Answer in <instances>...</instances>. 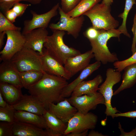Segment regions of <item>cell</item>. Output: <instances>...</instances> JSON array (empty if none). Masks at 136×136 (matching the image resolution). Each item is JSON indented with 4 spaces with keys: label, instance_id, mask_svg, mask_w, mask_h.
<instances>
[{
    "label": "cell",
    "instance_id": "1",
    "mask_svg": "<svg viewBox=\"0 0 136 136\" xmlns=\"http://www.w3.org/2000/svg\"><path fill=\"white\" fill-rule=\"evenodd\" d=\"M66 80L61 77L44 72L41 79L27 90L30 94L37 98L46 109H48L50 103L56 104L64 99L61 94L68 84Z\"/></svg>",
    "mask_w": 136,
    "mask_h": 136
},
{
    "label": "cell",
    "instance_id": "2",
    "mask_svg": "<svg viewBox=\"0 0 136 136\" xmlns=\"http://www.w3.org/2000/svg\"><path fill=\"white\" fill-rule=\"evenodd\" d=\"M53 31L52 34L48 36L44 44L45 51L51 56L64 65L68 58L81 53L79 50L69 47L64 43L63 37L65 31Z\"/></svg>",
    "mask_w": 136,
    "mask_h": 136
},
{
    "label": "cell",
    "instance_id": "3",
    "mask_svg": "<svg viewBox=\"0 0 136 136\" xmlns=\"http://www.w3.org/2000/svg\"><path fill=\"white\" fill-rule=\"evenodd\" d=\"M121 32L118 29L108 30H99V34L95 39L89 41L92 47L91 50L96 61L104 64L114 62L119 60L116 54L111 53L107 46L108 41L112 37L120 40Z\"/></svg>",
    "mask_w": 136,
    "mask_h": 136
},
{
    "label": "cell",
    "instance_id": "4",
    "mask_svg": "<svg viewBox=\"0 0 136 136\" xmlns=\"http://www.w3.org/2000/svg\"><path fill=\"white\" fill-rule=\"evenodd\" d=\"M111 6L98 3L83 15L90 20L92 26L98 30H108L116 29L118 21L111 15Z\"/></svg>",
    "mask_w": 136,
    "mask_h": 136
},
{
    "label": "cell",
    "instance_id": "5",
    "mask_svg": "<svg viewBox=\"0 0 136 136\" xmlns=\"http://www.w3.org/2000/svg\"><path fill=\"white\" fill-rule=\"evenodd\" d=\"M10 60L19 72L29 71L44 72L41 55L38 52L25 47L16 53Z\"/></svg>",
    "mask_w": 136,
    "mask_h": 136
},
{
    "label": "cell",
    "instance_id": "6",
    "mask_svg": "<svg viewBox=\"0 0 136 136\" xmlns=\"http://www.w3.org/2000/svg\"><path fill=\"white\" fill-rule=\"evenodd\" d=\"M105 81L99 87L98 90L103 96L106 106L105 113L107 116H111L114 119V115L119 112L116 108L112 106L111 101L113 95V87L119 83L121 78V72L112 68L107 69Z\"/></svg>",
    "mask_w": 136,
    "mask_h": 136
},
{
    "label": "cell",
    "instance_id": "7",
    "mask_svg": "<svg viewBox=\"0 0 136 136\" xmlns=\"http://www.w3.org/2000/svg\"><path fill=\"white\" fill-rule=\"evenodd\" d=\"M60 16L59 21L56 23H52L49 27L52 31L60 30L66 31L67 34L75 39L78 37L85 20L83 15L73 18L69 16L59 6L58 9Z\"/></svg>",
    "mask_w": 136,
    "mask_h": 136
},
{
    "label": "cell",
    "instance_id": "8",
    "mask_svg": "<svg viewBox=\"0 0 136 136\" xmlns=\"http://www.w3.org/2000/svg\"><path fill=\"white\" fill-rule=\"evenodd\" d=\"M7 36L6 44L0 52V61L10 60L13 56L24 46L25 38L20 30L5 31Z\"/></svg>",
    "mask_w": 136,
    "mask_h": 136
},
{
    "label": "cell",
    "instance_id": "9",
    "mask_svg": "<svg viewBox=\"0 0 136 136\" xmlns=\"http://www.w3.org/2000/svg\"><path fill=\"white\" fill-rule=\"evenodd\" d=\"M97 121V115L92 113L84 114L78 111L67 122V127L63 136L73 132L93 129Z\"/></svg>",
    "mask_w": 136,
    "mask_h": 136
},
{
    "label": "cell",
    "instance_id": "10",
    "mask_svg": "<svg viewBox=\"0 0 136 136\" xmlns=\"http://www.w3.org/2000/svg\"><path fill=\"white\" fill-rule=\"evenodd\" d=\"M67 99L78 112L84 114H86L90 110L95 109L98 104L105 105V104L103 95L97 92L91 95L84 94L78 96H71Z\"/></svg>",
    "mask_w": 136,
    "mask_h": 136
},
{
    "label": "cell",
    "instance_id": "11",
    "mask_svg": "<svg viewBox=\"0 0 136 136\" xmlns=\"http://www.w3.org/2000/svg\"><path fill=\"white\" fill-rule=\"evenodd\" d=\"M59 7V4L57 3L48 12L40 14L33 11L31 10L32 18L31 20L24 21L22 34L24 35L37 28H46L51 19L57 15Z\"/></svg>",
    "mask_w": 136,
    "mask_h": 136
},
{
    "label": "cell",
    "instance_id": "12",
    "mask_svg": "<svg viewBox=\"0 0 136 136\" xmlns=\"http://www.w3.org/2000/svg\"><path fill=\"white\" fill-rule=\"evenodd\" d=\"M48 32L46 28H39L24 35L25 40L24 47L38 52L41 55L44 54L43 47Z\"/></svg>",
    "mask_w": 136,
    "mask_h": 136
},
{
    "label": "cell",
    "instance_id": "13",
    "mask_svg": "<svg viewBox=\"0 0 136 136\" xmlns=\"http://www.w3.org/2000/svg\"><path fill=\"white\" fill-rule=\"evenodd\" d=\"M42 67L43 71L49 74L63 77L66 80L72 77L71 73L63 65L53 58L45 51L41 55Z\"/></svg>",
    "mask_w": 136,
    "mask_h": 136
},
{
    "label": "cell",
    "instance_id": "14",
    "mask_svg": "<svg viewBox=\"0 0 136 136\" xmlns=\"http://www.w3.org/2000/svg\"><path fill=\"white\" fill-rule=\"evenodd\" d=\"M16 110H20L43 115L46 109L37 98L30 94L23 95L20 100L12 105Z\"/></svg>",
    "mask_w": 136,
    "mask_h": 136
},
{
    "label": "cell",
    "instance_id": "15",
    "mask_svg": "<svg viewBox=\"0 0 136 136\" xmlns=\"http://www.w3.org/2000/svg\"><path fill=\"white\" fill-rule=\"evenodd\" d=\"M94 57L91 50L68 58L64 66L71 73L73 77L87 66L89 64L91 59Z\"/></svg>",
    "mask_w": 136,
    "mask_h": 136
},
{
    "label": "cell",
    "instance_id": "16",
    "mask_svg": "<svg viewBox=\"0 0 136 136\" xmlns=\"http://www.w3.org/2000/svg\"><path fill=\"white\" fill-rule=\"evenodd\" d=\"M48 109L57 117L65 123L68 121L78 112L67 98L56 103H50Z\"/></svg>",
    "mask_w": 136,
    "mask_h": 136
},
{
    "label": "cell",
    "instance_id": "17",
    "mask_svg": "<svg viewBox=\"0 0 136 136\" xmlns=\"http://www.w3.org/2000/svg\"><path fill=\"white\" fill-rule=\"evenodd\" d=\"M0 82L7 83L22 88L19 71L10 60L2 61L0 64Z\"/></svg>",
    "mask_w": 136,
    "mask_h": 136
},
{
    "label": "cell",
    "instance_id": "18",
    "mask_svg": "<svg viewBox=\"0 0 136 136\" xmlns=\"http://www.w3.org/2000/svg\"><path fill=\"white\" fill-rule=\"evenodd\" d=\"M48 128L45 129L47 136H61L66 129L67 125L48 109H46L43 115Z\"/></svg>",
    "mask_w": 136,
    "mask_h": 136
},
{
    "label": "cell",
    "instance_id": "19",
    "mask_svg": "<svg viewBox=\"0 0 136 136\" xmlns=\"http://www.w3.org/2000/svg\"><path fill=\"white\" fill-rule=\"evenodd\" d=\"M101 62L96 61L95 62L89 64L82 70L79 75L74 80L68 84L63 89L62 93V97L64 98L69 97L76 87L81 82L90 76L93 72L100 66Z\"/></svg>",
    "mask_w": 136,
    "mask_h": 136
},
{
    "label": "cell",
    "instance_id": "20",
    "mask_svg": "<svg viewBox=\"0 0 136 136\" xmlns=\"http://www.w3.org/2000/svg\"><path fill=\"white\" fill-rule=\"evenodd\" d=\"M13 131L14 136H47L45 129L16 121L13 123Z\"/></svg>",
    "mask_w": 136,
    "mask_h": 136
},
{
    "label": "cell",
    "instance_id": "21",
    "mask_svg": "<svg viewBox=\"0 0 136 136\" xmlns=\"http://www.w3.org/2000/svg\"><path fill=\"white\" fill-rule=\"evenodd\" d=\"M103 80L101 75H98L92 80L86 81H83L75 88L71 96L75 97L84 94H93L97 92L98 86Z\"/></svg>",
    "mask_w": 136,
    "mask_h": 136
},
{
    "label": "cell",
    "instance_id": "22",
    "mask_svg": "<svg viewBox=\"0 0 136 136\" xmlns=\"http://www.w3.org/2000/svg\"><path fill=\"white\" fill-rule=\"evenodd\" d=\"M14 118L15 121L30 124L44 129L48 128L43 115L24 111L16 110L15 113Z\"/></svg>",
    "mask_w": 136,
    "mask_h": 136
},
{
    "label": "cell",
    "instance_id": "23",
    "mask_svg": "<svg viewBox=\"0 0 136 136\" xmlns=\"http://www.w3.org/2000/svg\"><path fill=\"white\" fill-rule=\"evenodd\" d=\"M21 89L11 84L0 82V92L4 99L10 105H14L20 99L23 95Z\"/></svg>",
    "mask_w": 136,
    "mask_h": 136
},
{
    "label": "cell",
    "instance_id": "24",
    "mask_svg": "<svg viewBox=\"0 0 136 136\" xmlns=\"http://www.w3.org/2000/svg\"><path fill=\"white\" fill-rule=\"evenodd\" d=\"M123 70L122 83L113 92V95H116L124 90L132 87L136 83V63L127 66Z\"/></svg>",
    "mask_w": 136,
    "mask_h": 136
},
{
    "label": "cell",
    "instance_id": "25",
    "mask_svg": "<svg viewBox=\"0 0 136 136\" xmlns=\"http://www.w3.org/2000/svg\"><path fill=\"white\" fill-rule=\"evenodd\" d=\"M44 72L38 71L19 72V78L23 87L27 89L41 79Z\"/></svg>",
    "mask_w": 136,
    "mask_h": 136
},
{
    "label": "cell",
    "instance_id": "26",
    "mask_svg": "<svg viewBox=\"0 0 136 136\" xmlns=\"http://www.w3.org/2000/svg\"><path fill=\"white\" fill-rule=\"evenodd\" d=\"M102 0H81L77 6L72 10L66 13L74 18L82 15Z\"/></svg>",
    "mask_w": 136,
    "mask_h": 136
},
{
    "label": "cell",
    "instance_id": "27",
    "mask_svg": "<svg viewBox=\"0 0 136 136\" xmlns=\"http://www.w3.org/2000/svg\"><path fill=\"white\" fill-rule=\"evenodd\" d=\"M134 4L136 5V0H126L123 12L118 16L119 17L122 19V21L121 25L118 29L122 33L129 38H130L131 36L127 31L126 22L129 13Z\"/></svg>",
    "mask_w": 136,
    "mask_h": 136
},
{
    "label": "cell",
    "instance_id": "28",
    "mask_svg": "<svg viewBox=\"0 0 136 136\" xmlns=\"http://www.w3.org/2000/svg\"><path fill=\"white\" fill-rule=\"evenodd\" d=\"M16 111L12 105L8 104L5 107H0V121L13 123L15 121L14 114Z\"/></svg>",
    "mask_w": 136,
    "mask_h": 136
},
{
    "label": "cell",
    "instance_id": "29",
    "mask_svg": "<svg viewBox=\"0 0 136 136\" xmlns=\"http://www.w3.org/2000/svg\"><path fill=\"white\" fill-rule=\"evenodd\" d=\"M21 28L16 26L0 12V32L10 30H21Z\"/></svg>",
    "mask_w": 136,
    "mask_h": 136
},
{
    "label": "cell",
    "instance_id": "30",
    "mask_svg": "<svg viewBox=\"0 0 136 136\" xmlns=\"http://www.w3.org/2000/svg\"><path fill=\"white\" fill-rule=\"evenodd\" d=\"M136 63V51L127 59L122 61H117L113 63L116 70L121 72L128 65Z\"/></svg>",
    "mask_w": 136,
    "mask_h": 136
},
{
    "label": "cell",
    "instance_id": "31",
    "mask_svg": "<svg viewBox=\"0 0 136 136\" xmlns=\"http://www.w3.org/2000/svg\"><path fill=\"white\" fill-rule=\"evenodd\" d=\"M81 0H60L62 10L67 13L73 10Z\"/></svg>",
    "mask_w": 136,
    "mask_h": 136
},
{
    "label": "cell",
    "instance_id": "32",
    "mask_svg": "<svg viewBox=\"0 0 136 136\" xmlns=\"http://www.w3.org/2000/svg\"><path fill=\"white\" fill-rule=\"evenodd\" d=\"M13 123L1 121L0 122V136H14Z\"/></svg>",
    "mask_w": 136,
    "mask_h": 136
},
{
    "label": "cell",
    "instance_id": "33",
    "mask_svg": "<svg viewBox=\"0 0 136 136\" xmlns=\"http://www.w3.org/2000/svg\"><path fill=\"white\" fill-rule=\"evenodd\" d=\"M25 0H0V10L5 14L16 3Z\"/></svg>",
    "mask_w": 136,
    "mask_h": 136
},
{
    "label": "cell",
    "instance_id": "34",
    "mask_svg": "<svg viewBox=\"0 0 136 136\" xmlns=\"http://www.w3.org/2000/svg\"><path fill=\"white\" fill-rule=\"evenodd\" d=\"M30 4H24L18 2L15 3L12 8L16 13L18 17H21L25 12Z\"/></svg>",
    "mask_w": 136,
    "mask_h": 136
},
{
    "label": "cell",
    "instance_id": "35",
    "mask_svg": "<svg viewBox=\"0 0 136 136\" xmlns=\"http://www.w3.org/2000/svg\"><path fill=\"white\" fill-rule=\"evenodd\" d=\"M99 34V30H98L93 26L88 28L84 33V36L89 41L96 39Z\"/></svg>",
    "mask_w": 136,
    "mask_h": 136
},
{
    "label": "cell",
    "instance_id": "36",
    "mask_svg": "<svg viewBox=\"0 0 136 136\" xmlns=\"http://www.w3.org/2000/svg\"><path fill=\"white\" fill-rule=\"evenodd\" d=\"M131 30L133 36L131 47V51L132 54H133L136 51V11L133 18Z\"/></svg>",
    "mask_w": 136,
    "mask_h": 136
},
{
    "label": "cell",
    "instance_id": "37",
    "mask_svg": "<svg viewBox=\"0 0 136 136\" xmlns=\"http://www.w3.org/2000/svg\"><path fill=\"white\" fill-rule=\"evenodd\" d=\"M6 18L10 22L13 23L15 21L16 18L18 17L16 13L11 9L4 14Z\"/></svg>",
    "mask_w": 136,
    "mask_h": 136
},
{
    "label": "cell",
    "instance_id": "38",
    "mask_svg": "<svg viewBox=\"0 0 136 136\" xmlns=\"http://www.w3.org/2000/svg\"><path fill=\"white\" fill-rule=\"evenodd\" d=\"M119 117L135 118H136V111H131L123 113H117L114 115V118Z\"/></svg>",
    "mask_w": 136,
    "mask_h": 136
},
{
    "label": "cell",
    "instance_id": "39",
    "mask_svg": "<svg viewBox=\"0 0 136 136\" xmlns=\"http://www.w3.org/2000/svg\"><path fill=\"white\" fill-rule=\"evenodd\" d=\"M118 128L121 132L120 136H135L136 135V126L135 128L131 131L126 132L122 128L121 124L120 122L118 123Z\"/></svg>",
    "mask_w": 136,
    "mask_h": 136
},
{
    "label": "cell",
    "instance_id": "40",
    "mask_svg": "<svg viewBox=\"0 0 136 136\" xmlns=\"http://www.w3.org/2000/svg\"><path fill=\"white\" fill-rule=\"evenodd\" d=\"M88 130L84 131H76L66 134V136H86L88 135Z\"/></svg>",
    "mask_w": 136,
    "mask_h": 136
},
{
    "label": "cell",
    "instance_id": "41",
    "mask_svg": "<svg viewBox=\"0 0 136 136\" xmlns=\"http://www.w3.org/2000/svg\"><path fill=\"white\" fill-rule=\"evenodd\" d=\"M87 136H105L107 135H105L103 134L102 133L99 132L97 131H95L92 130L88 133Z\"/></svg>",
    "mask_w": 136,
    "mask_h": 136
},
{
    "label": "cell",
    "instance_id": "42",
    "mask_svg": "<svg viewBox=\"0 0 136 136\" xmlns=\"http://www.w3.org/2000/svg\"><path fill=\"white\" fill-rule=\"evenodd\" d=\"M6 35V31H4L0 32V49H1L4 44V40L5 35Z\"/></svg>",
    "mask_w": 136,
    "mask_h": 136
},
{
    "label": "cell",
    "instance_id": "43",
    "mask_svg": "<svg viewBox=\"0 0 136 136\" xmlns=\"http://www.w3.org/2000/svg\"><path fill=\"white\" fill-rule=\"evenodd\" d=\"M8 103L4 99L2 95L0 92V107H5L7 105Z\"/></svg>",
    "mask_w": 136,
    "mask_h": 136
},
{
    "label": "cell",
    "instance_id": "44",
    "mask_svg": "<svg viewBox=\"0 0 136 136\" xmlns=\"http://www.w3.org/2000/svg\"><path fill=\"white\" fill-rule=\"evenodd\" d=\"M113 1V0H103L101 3L107 6H111Z\"/></svg>",
    "mask_w": 136,
    "mask_h": 136
},
{
    "label": "cell",
    "instance_id": "45",
    "mask_svg": "<svg viewBox=\"0 0 136 136\" xmlns=\"http://www.w3.org/2000/svg\"><path fill=\"white\" fill-rule=\"evenodd\" d=\"M42 0H25V1L29 2L33 5H36L40 3Z\"/></svg>",
    "mask_w": 136,
    "mask_h": 136
}]
</instances>
